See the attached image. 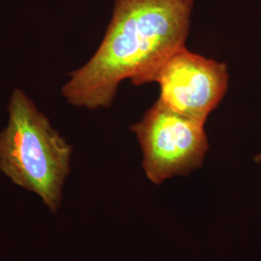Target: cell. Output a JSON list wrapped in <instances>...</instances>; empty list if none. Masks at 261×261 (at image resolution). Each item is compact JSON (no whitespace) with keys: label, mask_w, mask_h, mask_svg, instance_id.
I'll list each match as a JSON object with an SVG mask.
<instances>
[{"label":"cell","mask_w":261,"mask_h":261,"mask_svg":"<svg viewBox=\"0 0 261 261\" xmlns=\"http://www.w3.org/2000/svg\"><path fill=\"white\" fill-rule=\"evenodd\" d=\"M254 162H256V163H260L261 162V152L258 154V155H256L255 156V158H254Z\"/></svg>","instance_id":"5b68a950"},{"label":"cell","mask_w":261,"mask_h":261,"mask_svg":"<svg viewBox=\"0 0 261 261\" xmlns=\"http://www.w3.org/2000/svg\"><path fill=\"white\" fill-rule=\"evenodd\" d=\"M194 0H115L103 41L61 88L77 108H109L119 84L152 83L168 56L185 47Z\"/></svg>","instance_id":"6da1fadb"},{"label":"cell","mask_w":261,"mask_h":261,"mask_svg":"<svg viewBox=\"0 0 261 261\" xmlns=\"http://www.w3.org/2000/svg\"><path fill=\"white\" fill-rule=\"evenodd\" d=\"M130 130L140 141L144 172L156 185L201 168L209 149L204 123L175 112L160 99Z\"/></svg>","instance_id":"3957f363"},{"label":"cell","mask_w":261,"mask_h":261,"mask_svg":"<svg viewBox=\"0 0 261 261\" xmlns=\"http://www.w3.org/2000/svg\"><path fill=\"white\" fill-rule=\"evenodd\" d=\"M7 112V125L0 132V171L37 195L55 214L62 203L73 148L21 89L13 90Z\"/></svg>","instance_id":"7a4b0ae2"},{"label":"cell","mask_w":261,"mask_h":261,"mask_svg":"<svg viewBox=\"0 0 261 261\" xmlns=\"http://www.w3.org/2000/svg\"><path fill=\"white\" fill-rule=\"evenodd\" d=\"M152 83L160 85L162 102L205 123L226 93L227 66L180 47L160 66Z\"/></svg>","instance_id":"277c9868"}]
</instances>
